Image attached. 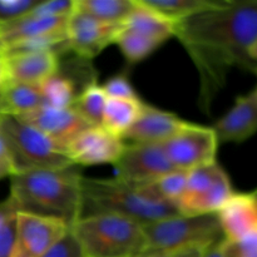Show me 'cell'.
I'll list each match as a JSON object with an SVG mask.
<instances>
[{
	"label": "cell",
	"instance_id": "cell-1",
	"mask_svg": "<svg viewBox=\"0 0 257 257\" xmlns=\"http://www.w3.org/2000/svg\"><path fill=\"white\" fill-rule=\"evenodd\" d=\"M175 38L195 64L198 103L211 112L232 68L255 72L248 50L257 39V0H217L210 9L176 24Z\"/></svg>",
	"mask_w": 257,
	"mask_h": 257
},
{
	"label": "cell",
	"instance_id": "cell-2",
	"mask_svg": "<svg viewBox=\"0 0 257 257\" xmlns=\"http://www.w3.org/2000/svg\"><path fill=\"white\" fill-rule=\"evenodd\" d=\"M82 177L75 166L17 173L10 177L8 202L17 212L54 218L72 228L80 218Z\"/></svg>",
	"mask_w": 257,
	"mask_h": 257
},
{
	"label": "cell",
	"instance_id": "cell-3",
	"mask_svg": "<svg viewBox=\"0 0 257 257\" xmlns=\"http://www.w3.org/2000/svg\"><path fill=\"white\" fill-rule=\"evenodd\" d=\"M102 213L123 216L141 225L181 215L175 205L147 197L117 178L82 177L80 218Z\"/></svg>",
	"mask_w": 257,
	"mask_h": 257
},
{
	"label": "cell",
	"instance_id": "cell-4",
	"mask_svg": "<svg viewBox=\"0 0 257 257\" xmlns=\"http://www.w3.org/2000/svg\"><path fill=\"white\" fill-rule=\"evenodd\" d=\"M83 257H135L145 247L143 225L118 215L82 217L70 228Z\"/></svg>",
	"mask_w": 257,
	"mask_h": 257
},
{
	"label": "cell",
	"instance_id": "cell-5",
	"mask_svg": "<svg viewBox=\"0 0 257 257\" xmlns=\"http://www.w3.org/2000/svg\"><path fill=\"white\" fill-rule=\"evenodd\" d=\"M142 255H167L186 247H211L223 240L217 215H176L143 225Z\"/></svg>",
	"mask_w": 257,
	"mask_h": 257
},
{
	"label": "cell",
	"instance_id": "cell-6",
	"mask_svg": "<svg viewBox=\"0 0 257 257\" xmlns=\"http://www.w3.org/2000/svg\"><path fill=\"white\" fill-rule=\"evenodd\" d=\"M0 135L9 151L14 175L74 166L62 148L20 118L0 114Z\"/></svg>",
	"mask_w": 257,
	"mask_h": 257
},
{
	"label": "cell",
	"instance_id": "cell-7",
	"mask_svg": "<svg viewBox=\"0 0 257 257\" xmlns=\"http://www.w3.org/2000/svg\"><path fill=\"white\" fill-rule=\"evenodd\" d=\"M218 143L212 127L190 122L162 143L166 156L176 170L191 171L217 162Z\"/></svg>",
	"mask_w": 257,
	"mask_h": 257
},
{
	"label": "cell",
	"instance_id": "cell-8",
	"mask_svg": "<svg viewBox=\"0 0 257 257\" xmlns=\"http://www.w3.org/2000/svg\"><path fill=\"white\" fill-rule=\"evenodd\" d=\"M122 24H109L77 9L68 17L65 25V49L77 57L92 60L108 45L114 44Z\"/></svg>",
	"mask_w": 257,
	"mask_h": 257
},
{
	"label": "cell",
	"instance_id": "cell-9",
	"mask_svg": "<svg viewBox=\"0 0 257 257\" xmlns=\"http://www.w3.org/2000/svg\"><path fill=\"white\" fill-rule=\"evenodd\" d=\"M117 180L142 185L175 171L162 143H125L119 160L113 165Z\"/></svg>",
	"mask_w": 257,
	"mask_h": 257
},
{
	"label": "cell",
	"instance_id": "cell-10",
	"mask_svg": "<svg viewBox=\"0 0 257 257\" xmlns=\"http://www.w3.org/2000/svg\"><path fill=\"white\" fill-rule=\"evenodd\" d=\"M69 231V226L62 221L18 212L12 257H42Z\"/></svg>",
	"mask_w": 257,
	"mask_h": 257
},
{
	"label": "cell",
	"instance_id": "cell-11",
	"mask_svg": "<svg viewBox=\"0 0 257 257\" xmlns=\"http://www.w3.org/2000/svg\"><path fill=\"white\" fill-rule=\"evenodd\" d=\"M125 142L99 127H88L65 147V155L74 166L114 165L124 151Z\"/></svg>",
	"mask_w": 257,
	"mask_h": 257
},
{
	"label": "cell",
	"instance_id": "cell-12",
	"mask_svg": "<svg viewBox=\"0 0 257 257\" xmlns=\"http://www.w3.org/2000/svg\"><path fill=\"white\" fill-rule=\"evenodd\" d=\"M22 120L37 128L65 152V147L89 125L73 108H52L42 105L27 114Z\"/></svg>",
	"mask_w": 257,
	"mask_h": 257
},
{
	"label": "cell",
	"instance_id": "cell-13",
	"mask_svg": "<svg viewBox=\"0 0 257 257\" xmlns=\"http://www.w3.org/2000/svg\"><path fill=\"white\" fill-rule=\"evenodd\" d=\"M2 57L4 82L40 85L59 69V53L55 50H34Z\"/></svg>",
	"mask_w": 257,
	"mask_h": 257
},
{
	"label": "cell",
	"instance_id": "cell-14",
	"mask_svg": "<svg viewBox=\"0 0 257 257\" xmlns=\"http://www.w3.org/2000/svg\"><path fill=\"white\" fill-rule=\"evenodd\" d=\"M218 143H242L257 133V90L238 95L232 107L211 125Z\"/></svg>",
	"mask_w": 257,
	"mask_h": 257
},
{
	"label": "cell",
	"instance_id": "cell-15",
	"mask_svg": "<svg viewBox=\"0 0 257 257\" xmlns=\"http://www.w3.org/2000/svg\"><path fill=\"white\" fill-rule=\"evenodd\" d=\"M223 240L238 241L257 235V190L236 192L217 212Z\"/></svg>",
	"mask_w": 257,
	"mask_h": 257
},
{
	"label": "cell",
	"instance_id": "cell-16",
	"mask_svg": "<svg viewBox=\"0 0 257 257\" xmlns=\"http://www.w3.org/2000/svg\"><path fill=\"white\" fill-rule=\"evenodd\" d=\"M188 123V120L182 119L175 113L145 103L140 117L123 141H130V143H163Z\"/></svg>",
	"mask_w": 257,
	"mask_h": 257
},
{
	"label": "cell",
	"instance_id": "cell-17",
	"mask_svg": "<svg viewBox=\"0 0 257 257\" xmlns=\"http://www.w3.org/2000/svg\"><path fill=\"white\" fill-rule=\"evenodd\" d=\"M67 20L68 17L37 18L27 15L17 22L2 25L0 50L18 44V43L25 42V40L65 33Z\"/></svg>",
	"mask_w": 257,
	"mask_h": 257
},
{
	"label": "cell",
	"instance_id": "cell-18",
	"mask_svg": "<svg viewBox=\"0 0 257 257\" xmlns=\"http://www.w3.org/2000/svg\"><path fill=\"white\" fill-rule=\"evenodd\" d=\"M44 105L39 85L18 82L0 84V114L20 117Z\"/></svg>",
	"mask_w": 257,
	"mask_h": 257
},
{
	"label": "cell",
	"instance_id": "cell-19",
	"mask_svg": "<svg viewBox=\"0 0 257 257\" xmlns=\"http://www.w3.org/2000/svg\"><path fill=\"white\" fill-rule=\"evenodd\" d=\"M145 102L138 98H108L103 112L102 127L119 138H124L140 117Z\"/></svg>",
	"mask_w": 257,
	"mask_h": 257
},
{
	"label": "cell",
	"instance_id": "cell-20",
	"mask_svg": "<svg viewBox=\"0 0 257 257\" xmlns=\"http://www.w3.org/2000/svg\"><path fill=\"white\" fill-rule=\"evenodd\" d=\"M235 193L231 183L230 176L222 168L215 182L202 195L180 208V213L183 216H202L217 215L218 211L225 206Z\"/></svg>",
	"mask_w": 257,
	"mask_h": 257
},
{
	"label": "cell",
	"instance_id": "cell-21",
	"mask_svg": "<svg viewBox=\"0 0 257 257\" xmlns=\"http://www.w3.org/2000/svg\"><path fill=\"white\" fill-rule=\"evenodd\" d=\"M122 25L128 29L148 35L162 44H165L171 38H175L176 25L162 15L143 7L138 3V0H136V8L122 23Z\"/></svg>",
	"mask_w": 257,
	"mask_h": 257
},
{
	"label": "cell",
	"instance_id": "cell-22",
	"mask_svg": "<svg viewBox=\"0 0 257 257\" xmlns=\"http://www.w3.org/2000/svg\"><path fill=\"white\" fill-rule=\"evenodd\" d=\"M40 87L43 103L52 108H72L82 89L73 75L59 67L58 72L43 82Z\"/></svg>",
	"mask_w": 257,
	"mask_h": 257
},
{
	"label": "cell",
	"instance_id": "cell-23",
	"mask_svg": "<svg viewBox=\"0 0 257 257\" xmlns=\"http://www.w3.org/2000/svg\"><path fill=\"white\" fill-rule=\"evenodd\" d=\"M187 175L188 171L175 170L165 173L151 182L133 186L147 197L176 206L185 191Z\"/></svg>",
	"mask_w": 257,
	"mask_h": 257
},
{
	"label": "cell",
	"instance_id": "cell-24",
	"mask_svg": "<svg viewBox=\"0 0 257 257\" xmlns=\"http://www.w3.org/2000/svg\"><path fill=\"white\" fill-rule=\"evenodd\" d=\"M138 3L176 25L187 18L212 8L217 0H138Z\"/></svg>",
	"mask_w": 257,
	"mask_h": 257
},
{
	"label": "cell",
	"instance_id": "cell-25",
	"mask_svg": "<svg viewBox=\"0 0 257 257\" xmlns=\"http://www.w3.org/2000/svg\"><path fill=\"white\" fill-rule=\"evenodd\" d=\"M114 44L118 45L120 53L128 63H138L152 55L162 45V43L120 25Z\"/></svg>",
	"mask_w": 257,
	"mask_h": 257
},
{
	"label": "cell",
	"instance_id": "cell-26",
	"mask_svg": "<svg viewBox=\"0 0 257 257\" xmlns=\"http://www.w3.org/2000/svg\"><path fill=\"white\" fill-rule=\"evenodd\" d=\"M75 8L109 24H122L136 8V0H75Z\"/></svg>",
	"mask_w": 257,
	"mask_h": 257
},
{
	"label": "cell",
	"instance_id": "cell-27",
	"mask_svg": "<svg viewBox=\"0 0 257 257\" xmlns=\"http://www.w3.org/2000/svg\"><path fill=\"white\" fill-rule=\"evenodd\" d=\"M107 99L108 97L103 90L102 84H99L98 80H94L80 90L72 108L88 124L99 127L102 125Z\"/></svg>",
	"mask_w": 257,
	"mask_h": 257
},
{
	"label": "cell",
	"instance_id": "cell-28",
	"mask_svg": "<svg viewBox=\"0 0 257 257\" xmlns=\"http://www.w3.org/2000/svg\"><path fill=\"white\" fill-rule=\"evenodd\" d=\"M17 211L9 202L0 203V257H12L17 233Z\"/></svg>",
	"mask_w": 257,
	"mask_h": 257
},
{
	"label": "cell",
	"instance_id": "cell-29",
	"mask_svg": "<svg viewBox=\"0 0 257 257\" xmlns=\"http://www.w3.org/2000/svg\"><path fill=\"white\" fill-rule=\"evenodd\" d=\"M39 0H0V25L27 17Z\"/></svg>",
	"mask_w": 257,
	"mask_h": 257
},
{
	"label": "cell",
	"instance_id": "cell-30",
	"mask_svg": "<svg viewBox=\"0 0 257 257\" xmlns=\"http://www.w3.org/2000/svg\"><path fill=\"white\" fill-rule=\"evenodd\" d=\"M103 90L108 98H138L130 75L127 72L117 73L112 75L102 84Z\"/></svg>",
	"mask_w": 257,
	"mask_h": 257
},
{
	"label": "cell",
	"instance_id": "cell-31",
	"mask_svg": "<svg viewBox=\"0 0 257 257\" xmlns=\"http://www.w3.org/2000/svg\"><path fill=\"white\" fill-rule=\"evenodd\" d=\"M75 0H45L38 3L28 15L37 18L69 17L74 10Z\"/></svg>",
	"mask_w": 257,
	"mask_h": 257
},
{
	"label": "cell",
	"instance_id": "cell-32",
	"mask_svg": "<svg viewBox=\"0 0 257 257\" xmlns=\"http://www.w3.org/2000/svg\"><path fill=\"white\" fill-rule=\"evenodd\" d=\"M221 251L225 257H257V235L238 241H221Z\"/></svg>",
	"mask_w": 257,
	"mask_h": 257
},
{
	"label": "cell",
	"instance_id": "cell-33",
	"mask_svg": "<svg viewBox=\"0 0 257 257\" xmlns=\"http://www.w3.org/2000/svg\"><path fill=\"white\" fill-rule=\"evenodd\" d=\"M42 257H83V255L72 231H69L57 245L53 246Z\"/></svg>",
	"mask_w": 257,
	"mask_h": 257
},
{
	"label": "cell",
	"instance_id": "cell-34",
	"mask_svg": "<svg viewBox=\"0 0 257 257\" xmlns=\"http://www.w3.org/2000/svg\"><path fill=\"white\" fill-rule=\"evenodd\" d=\"M13 175H14V167H13L12 158H10L7 145L0 135V181L3 178H10Z\"/></svg>",
	"mask_w": 257,
	"mask_h": 257
},
{
	"label": "cell",
	"instance_id": "cell-35",
	"mask_svg": "<svg viewBox=\"0 0 257 257\" xmlns=\"http://www.w3.org/2000/svg\"><path fill=\"white\" fill-rule=\"evenodd\" d=\"M208 247H201V246H193V247H186L182 250L175 251V252L167 253L162 257H202L205 251Z\"/></svg>",
	"mask_w": 257,
	"mask_h": 257
},
{
	"label": "cell",
	"instance_id": "cell-36",
	"mask_svg": "<svg viewBox=\"0 0 257 257\" xmlns=\"http://www.w3.org/2000/svg\"><path fill=\"white\" fill-rule=\"evenodd\" d=\"M221 241L220 242L215 243V245H212L211 247H208L207 250L205 251L202 257H225L223 256L222 251H221Z\"/></svg>",
	"mask_w": 257,
	"mask_h": 257
},
{
	"label": "cell",
	"instance_id": "cell-37",
	"mask_svg": "<svg viewBox=\"0 0 257 257\" xmlns=\"http://www.w3.org/2000/svg\"><path fill=\"white\" fill-rule=\"evenodd\" d=\"M248 57H250V59L252 60V62H255L257 64V39L252 44V47L250 48V50H248Z\"/></svg>",
	"mask_w": 257,
	"mask_h": 257
},
{
	"label": "cell",
	"instance_id": "cell-38",
	"mask_svg": "<svg viewBox=\"0 0 257 257\" xmlns=\"http://www.w3.org/2000/svg\"><path fill=\"white\" fill-rule=\"evenodd\" d=\"M4 82V68H3V57L0 54V84Z\"/></svg>",
	"mask_w": 257,
	"mask_h": 257
},
{
	"label": "cell",
	"instance_id": "cell-39",
	"mask_svg": "<svg viewBox=\"0 0 257 257\" xmlns=\"http://www.w3.org/2000/svg\"><path fill=\"white\" fill-rule=\"evenodd\" d=\"M163 255H137L135 257H162Z\"/></svg>",
	"mask_w": 257,
	"mask_h": 257
},
{
	"label": "cell",
	"instance_id": "cell-40",
	"mask_svg": "<svg viewBox=\"0 0 257 257\" xmlns=\"http://www.w3.org/2000/svg\"><path fill=\"white\" fill-rule=\"evenodd\" d=\"M253 73H255V74H256V77H257V68H256V69H255V72H253ZM255 89L257 90V85H256V87H255Z\"/></svg>",
	"mask_w": 257,
	"mask_h": 257
},
{
	"label": "cell",
	"instance_id": "cell-41",
	"mask_svg": "<svg viewBox=\"0 0 257 257\" xmlns=\"http://www.w3.org/2000/svg\"><path fill=\"white\" fill-rule=\"evenodd\" d=\"M0 28H2V25H0Z\"/></svg>",
	"mask_w": 257,
	"mask_h": 257
}]
</instances>
